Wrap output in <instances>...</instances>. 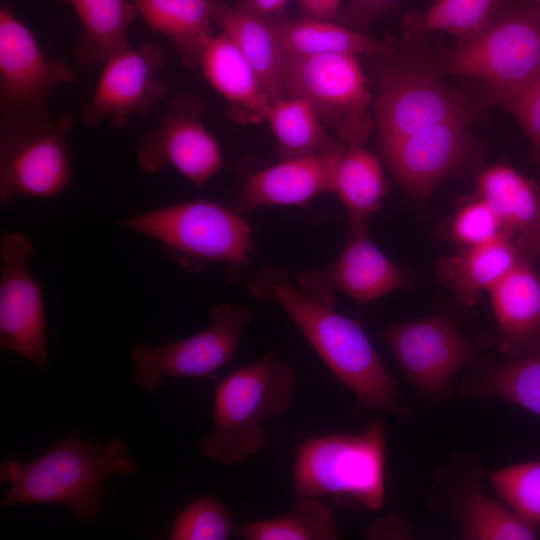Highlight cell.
I'll return each instance as SVG.
<instances>
[{
	"mask_svg": "<svg viewBox=\"0 0 540 540\" xmlns=\"http://www.w3.org/2000/svg\"><path fill=\"white\" fill-rule=\"evenodd\" d=\"M374 124L389 169L412 196L426 199L478 155L472 109L449 87L417 40L403 38L379 56Z\"/></svg>",
	"mask_w": 540,
	"mask_h": 540,
	"instance_id": "cell-1",
	"label": "cell"
},
{
	"mask_svg": "<svg viewBox=\"0 0 540 540\" xmlns=\"http://www.w3.org/2000/svg\"><path fill=\"white\" fill-rule=\"evenodd\" d=\"M248 289L253 297L277 304L286 312L360 406L399 419L409 415L396 383L358 322L310 299L284 269L262 267Z\"/></svg>",
	"mask_w": 540,
	"mask_h": 540,
	"instance_id": "cell-2",
	"label": "cell"
},
{
	"mask_svg": "<svg viewBox=\"0 0 540 540\" xmlns=\"http://www.w3.org/2000/svg\"><path fill=\"white\" fill-rule=\"evenodd\" d=\"M136 469L124 440L102 444L83 439L77 430L29 462L3 461L0 480L10 487L0 505L61 504L77 520L93 521L102 511L106 479L132 475Z\"/></svg>",
	"mask_w": 540,
	"mask_h": 540,
	"instance_id": "cell-3",
	"label": "cell"
},
{
	"mask_svg": "<svg viewBox=\"0 0 540 540\" xmlns=\"http://www.w3.org/2000/svg\"><path fill=\"white\" fill-rule=\"evenodd\" d=\"M426 53L440 74L480 81L487 100L508 109L540 76V8L534 0H504L483 30Z\"/></svg>",
	"mask_w": 540,
	"mask_h": 540,
	"instance_id": "cell-4",
	"label": "cell"
},
{
	"mask_svg": "<svg viewBox=\"0 0 540 540\" xmlns=\"http://www.w3.org/2000/svg\"><path fill=\"white\" fill-rule=\"evenodd\" d=\"M295 369L268 352L224 378L213 399V427L203 438L204 457L226 467L257 454L266 444L263 428L291 406Z\"/></svg>",
	"mask_w": 540,
	"mask_h": 540,
	"instance_id": "cell-5",
	"label": "cell"
},
{
	"mask_svg": "<svg viewBox=\"0 0 540 540\" xmlns=\"http://www.w3.org/2000/svg\"><path fill=\"white\" fill-rule=\"evenodd\" d=\"M386 430L373 421L358 433L305 439L293 462L295 499L331 497L338 505L378 510L385 499Z\"/></svg>",
	"mask_w": 540,
	"mask_h": 540,
	"instance_id": "cell-6",
	"label": "cell"
},
{
	"mask_svg": "<svg viewBox=\"0 0 540 540\" xmlns=\"http://www.w3.org/2000/svg\"><path fill=\"white\" fill-rule=\"evenodd\" d=\"M120 224L158 240L163 254L190 271L214 264L244 267L256 255L252 229L242 214L198 199L139 213Z\"/></svg>",
	"mask_w": 540,
	"mask_h": 540,
	"instance_id": "cell-7",
	"label": "cell"
},
{
	"mask_svg": "<svg viewBox=\"0 0 540 540\" xmlns=\"http://www.w3.org/2000/svg\"><path fill=\"white\" fill-rule=\"evenodd\" d=\"M283 90L306 100L347 146L362 145L373 130L371 94L353 54L284 53Z\"/></svg>",
	"mask_w": 540,
	"mask_h": 540,
	"instance_id": "cell-8",
	"label": "cell"
},
{
	"mask_svg": "<svg viewBox=\"0 0 540 540\" xmlns=\"http://www.w3.org/2000/svg\"><path fill=\"white\" fill-rule=\"evenodd\" d=\"M75 79L71 67L48 57L31 30L4 4L0 9L1 131L51 115L50 100Z\"/></svg>",
	"mask_w": 540,
	"mask_h": 540,
	"instance_id": "cell-9",
	"label": "cell"
},
{
	"mask_svg": "<svg viewBox=\"0 0 540 540\" xmlns=\"http://www.w3.org/2000/svg\"><path fill=\"white\" fill-rule=\"evenodd\" d=\"M252 319L250 309L220 303L211 310L209 325L196 334L159 346L131 343L129 354L135 363L132 383L153 392L167 378H215L216 371L238 353L240 338Z\"/></svg>",
	"mask_w": 540,
	"mask_h": 540,
	"instance_id": "cell-10",
	"label": "cell"
},
{
	"mask_svg": "<svg viewBox=\"0 0 540 540\" xmlns=\"http://www.w3.org/2000/svg\"><path fill=\"white\" fill-rule=\"evenodd\" d=\"M69 114H51L38 121L1 131L0 205L16 196L54 198L70 183Z\"/></svg>",
	"mask_w": 540,
	"mask_h": 540,
	"instance_id": "cell-11",
	"label": "cell"
},
{
	"mask_svg": "<svg viewBox=\"0 0 540 540\" xmlns=\"http://www.w3.org/2000/svg\"><path fill=\"white\" fill-rule=\"evenodd\" d=\"M204 113V103L197 95L172 98L156 126L140 139L139 169L153 174L174 167L203 188L223 165L218 141L202 122Z\"/></svg>",
	"mask_w": 540,
	"mask_h": 540,
	"instance_id": "cell-12",
	"label": "cell"
},
{
	"mask_svg": "<svg viewBox=\"0 0 540 540\" xmlns=\"http://www.w3.org/2000/svg\"><path fill=\"white\" fill-rule=\"evenodd\" d=\"M33 252L34 245L21 232L0 238V346L43 370L48 364L47 324L41 287L28 268Z\"/></svg>",
	"mask_w": 540,
	"mask_h": 540,
	"instance_id": "cell-13",
	"label": "cell"
},
{
	"mask_svg": "<svg viewBox=\"0 0 540 540\" xmlns=\"http://www.w3.org/2000/svg\"><path fill=\"white\" fill-rule=\"evenodd\" d=\"M166 63L157 43L127 47L104 64L96 89L80 110V120L88 127L109 121L126 128L131 119L147 115L168 94L160 72Z\"/></svg>",
	"mask_w": 540,
	"mask_h": 540,
	"instance_id": "cell-14",
	"label": "cell"
},
{
	"mask_svg": "<svg viewBox=\"0 0 540 540\" xmlns=\"http://www.w3.org/2000/svg\"><path fill=\"white\" fill-rule=\"evenodd\" d=\"M367 223L348 220V237L339 256L324 268L298 275L297 286L306 296L334 308L337 292L369 303L406 285V274L373 243Z\"/></svg>",
	"mask_w": 540,
	"mask_h": 540,
	"instance_id": "cell-15",
	"label": "cell"
},
{
	"mask_svg": "<svg viewBox=\"0 0 540 540\" xmlns=\"http://www.w3.org/2000/svg\"><path fill=\"white\" fill-rule=\"evenodd\" d=\"M384 340L406 377L422 393H444L452 378L474 362L468 341L443 316L390 325Z\"/></svg>",
	"mask_w": 540,
	"mask_h": 540,
	"instance_id": "cell-16",
	"label": "cell"
},
{
	"mask_svg": "<svg viewBox=\"0 0 540 540\" xmlns=\"http://www.w3.org/2000/svg\"><path fill=\"white\" fill-rule=\"evenodd\" d=\"M500 335L509 357L540 347V277L526 255L489 289Z\"/></svg>",
	"mask_w": 540,
	"mask_h": 540,
	"instance_id": "cell-17",
	"label": "cell"
},
{
	"mask_svg": "<svg viewBox=\"0 0 540 540\" xmlns=\"http://www.w3.org/2000/svg\"><path fill=\"white\" fill-rule=\"evenodd\" d=\"M334 154L283 160L253 174L246 182L235 210L243 215L261 207L302 205L322 193L332 192Z\"/></svg>",
	"mask_w": 540,
	"mask_h": 540,
	"instance_id": "cell-18",
	"label": "cell"
},
{
	"mask_svg": "<svg viewBox=\"0 0 540 540\" xmlns=\"http://www.w3.org/2000/svg\"><path fill=\"white\" fill-rule=\"evenodd\" d=\"M478 194L497 214L523 253L540 256V190L507 165H494L478 178Z\"/></svg>",
	"mask_w": 540,
	"mask_h": 540,
	"instance_id": "cell-19",
	"label": "cell"
},
{
	"mask_svg": "<svg viewBox=\"0 0 540 540\" xmlns=\"http://www.w3.org/2000/svg\"><path fill=\"white\" fill-rule=\"evenodd\" d=\"M200 68L211 86L227 101L231 117L246 124L266 120L271 101L250 64L224 33L211 38Z\"/></svg>",
	"mask_w": 540,
	"mask_h": 540,
	"instance_id": "cell-20",
	"label": "cell"
},
{
	"mask_svg": "<svg viewBox=\"0 0 540 540\" xmlns=\"http://www.w3.org/2000/svg\"><path fill=\"white\" fill-rule=\"evenodd\" d=\"M212 19L250 64L270 101L284 97V51L269 22L225 0L212 1Z\"/></svg>",
	"mask_w": 540,
	"mask_h": 540,
	"instance_id": "cell-21",
	"label": "cell"
},
{
	"mask_svg": "<svg viewBox=\"0 0 540 540\" xmlns=\"http://www.w3.org/2000/svg\"><path fill=\"white\" fill-rule=\"evenodd\" d=\"M525 256L512 236L502 232L494 239L461 249L438 263L441 280L465 305H474L483 291L506 275Z\"/></svg>",
	"mask_w": 540,
	"mask_h": 540,
	"instance_id": "cell-22",
	"label": "cell"
},
{
	"mask_svg": "<svg viewBox=\"0 0 540 540\" xmlns=\"http://www.w3.org/2000/svg\"><path fill=\"white\" fill-rule=\"evenodd\" d=\"M213 0H132L138 15L154 33L172 42L183 65L199 68L211 38Z\"/></svg>",
	"mask_w": 540,
	"mask_h": 540,
	"instance_id": "cell-23",
	"label": "cell"
},
{
	"mask_svg": "<svg viewBox=\"0 0 540 540\" xmlns=\"http://www.w3.org/2000/svg\"><path fill=\"white\" fill-rule=\"evenodd\" d=\"M267 21L286 54H367L379 57L390 54L397 45L393 38L375 39L334 21L281 17Z\"/></svg>",
	"mask_w": 540,
	"mask_h": 540,
	"instance_id": "cell-24",
	"label": "cell"
},
{
	"mask_svg": "<svg viewBox=\"0 0 540 540\" xmlns=\"http://www.w3.org/2000/svg\"><path fill=\"white\" fill-rule=\"evenodd\" d=\"M68 5L80 23L77 61L85 66L104 64L129 47L128 30L138 16L132 0H58Z\"/></svg>",
	"mask_w": 540,
	"mask_h": 540,
	"instance_id": "cell-25",
	"label": "cell"
},
{
	"mask_svg": "<svg viewBox=\"0 0 540 540\" xmlns=\"http://www.w3.org/2000/svg\"><path fill=\"white\" fill-rule=\"evenodd\" d=\"M266 120L275 135L280 161L332 154L347 146L327 132L314 108L302 98L284 96L271 102Z\"/></svg>",
	"mask_w": 540,
	"mask_h": 540,
	"instance_id": "cell-26",
	"label": "cell"
},
{
	"mask_svg": "<svg viewBox=\"0 0 540 540\" xmlns=\"http://www.w3.org/2000/svg\"><path fill=\"white\" fill-rule=\"evenodd\" d=\"M331 186L346 207L348 220L368 221L387 192L379 161L362 145L346 146L333 155Z\"/></svg>",
	"mask_w": 540,
	"mask_h": 540,
	"instance_id": "cell-27",
	"label": "cell"
},
{
	"mask_svg": "<svg viewBox=\"0 0 540 540\" xmlns=\"http://www.w3.org/2000/svg\"><path fill=\"white\" fill-rule=\"evenodd\" d=\"M459 504V522L464 539L530 540L538 536L537 525L511 507L487 496L477 483L464 490Z\"/></svg>",
	"mask_w": 540,
	"mask_h": 540,
	"instance_id": "cell-28",
	"label": "cell"
},
{
	"mask_svg": "<svg viewBox=\"0 0 540 540\" xmlns=\"http://www.w3.org/2000/svg\"><path fill=\"white\" fill-rule=\"evenodd\" d=\"M471 396H496L540 416V347L496 364L465 385Z\"/></svg>",
	"mask_w": 540,
	"mask_h": 540,
	"instance_id": "cell-29",
	"label": "cell"
},
{
	"mask_svg": "<svg viewBox=\"0 0 540 540\" xmlns=\"http://www.w3.org/2000/svg\"><path fill=\"white\" fill-rule=\"evenodd\" d=\"M503 1L434 0L424 11H413L403 18V38L422 39L433 31H444L458 39L471 37L493 20Z\"/></svg>",
	"mask_w": 540,
	"mask_h": 540,
	"instance_id": "cell-30",
	"label": "cell"
},
{
	"mask_svg": "<svg viewBox=\"0 0 540 540\" xmlns=\"http://www.w3.org/2000/svg\"><path fill=\"white\" fill-rule=\"evenodd\" d=\"M239 534L246 540H335L339 536L334 512L317 498L296 499L287 514L249 522Z\"/></svg>",
	"mask_w": 540,
	"mask_h": 540,
	"instance_id": "cell-31",
	"label": "cell"
},
{
	"mask_svg": "<svg viewBox=\"0 0 540 540\" xmlns=\"http://www.w3.org/2000/svg\"><path fill=\"white\" fill-rule=\"evenodd\" d=\"M490 482L509 507L540 525V458L499 469Z\"/></svg>",
	"mask_w": 540,
	"mask_h": 540,
	"instance_id": "cell-32",
	"label": "cell"
},
{
	"mask_svg": "<svg viewBox=\"0 0 540 540\" xmlns=\"http://www.w3.org/2000/svg\"><path fill=\"white\" fill-rule=\"evenodd\" d=\"M234 533L232 518L215 497H201L178 514L172 524L170 540H225Z\"/></svg>",
	"mask_w": 540,
	"mask_h": 540,
	"instance_id": "cell-33",
	"label": "cell"
},
{
	"mask_svg": "<svg viewBox=\"0 0 540 540\" xmlns=\"http://www.w3.org/2000/svg\"><path fill=\"white\" fill-rule=\"evenodd\" d=\"M502 232L497 214L480 197L461 208L451 224V236L462 249L488 242Z\"/></svg>",
	"mask_w": 540,
	"mask_h": 540,
	"instance_id": "cell-34",
	"label": "cell"
},
{
	"mask_svg": "<svg viewBox=\"0 0 540 540\" xmlns=\"http://www.w3.org/2000/svg\"><path fill=\"white\" fill-rule=\"evenodd\" d=\"M508 110L525 130L534 157L540 164V76L514 100Z\"/></svg>",
	"mask_w": 540,
	"mask_h": 540,
	"instance_id": "cell-35",
	"label": "cell"
},
{
	"mask_svg": "<svg viewBox=\"0 0 540 540\" xmlns=\"http://www.w3.org/2000/svg\"><path fill=\"white\" fill-rule=\"evenodd\" d=\"M397 0H349L343 13L347 27L365 33L369 26L388 13Z\"/></svg>",
	"mask_w": 540,
	"mask_h": 540,
	"instance_id": "cell-36",
	"label": "cell"
},
{
	"mask_svg": "<svg viewBox=\"0 0 540 540\" xmlns=\"http://www.w3.org/2000/svg\"><path fill=\"white\" fill-rule=\"evenodd\" d=\"M302 18L334 21L340 12L342 0H298Z\"/></svg>",
	"mask_w": 540,
	"mask_h": 540,
	"instance_id": "cell-37",
	"label": "cell"
},
{
	"mask_svg": "<svg viewBox=\"0 0 540 540\" xmlns=\"http://www.w3.org/2000/svg\"><path fill=\"white\" fill-rule=\"evenodd\" d=\"M288 0H242L240 10L255 17L271 20L280 18Z\"/></svg>",
	"mask_w": 540,
	"mask_h": 540,
	"instance_id": "cell-38",
	"label": "cell"
},
{
	"mask_svg": "<svg viewBox=\"0 0 540 540\" xmlns=\"http://www.w3.org/2000/svg\"><path fill=\"white\" fill-rule=\"evenodd\" d=\"M534 2L539 6L540 8V0H534Z\"/></svg>",
	"mask_w": 540,
	"mask_h": 540,
	"instance_id": "cell-39",
	"label": "cell"
}]
</instances>
